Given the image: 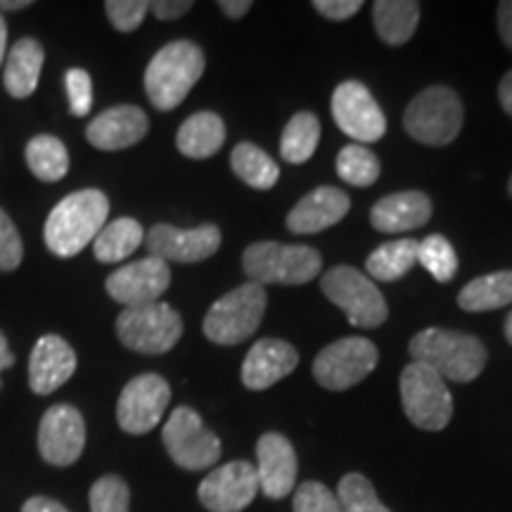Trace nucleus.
Instances as JSON below:
<instances>
[{
	"label": "nucleus",
	"instance_id": "obj_1",
	"mask_svg": "<svg viewBox=\"0 0 512 512\" xmlns=\"http://www.w3.org/2000/svg\"><path fill=\"white\" fill-rule=\"evenodd\" d=\"M110 200L102 190L86 188L67 195L48 214L43 240L60 259H72L83 252L107 226Z\"/></svg>",
	"mask_w": 512,
	"mask_h": 512
},
{
	"label": "nucleus",
	"instance_id": "obj_2",
	"mask_svg": "<svg viewBox=\"0 0 512 512\" xmlns=\"http://www.w3.org/2000/svg\"><path fill=\"white\" fill-rule=\"evenodd\" d=\"M207 57L192 41L166 43L145 69V93L162 112L176 110L202 79Z\"/></svg>",
	"mask_w": 512,
	"mask_h": 512
},
{
	"label": "nucleus",
	"instance_id": "obj_3",
	"mask_svg": "<svg viewBox=\"0 0 512 512\" xmlns=\"http://www.w3.org/2000/svg\"><path fill=\"white\" fill-rule=\"evenodd\" d=\"M415 363H425L434 373L451 382H472L486 366V347L477 337L456 330L427 328L411 339Z\"/></svg>",
	"mask_w": 512,
	"mask_h": 512
},
{
	"label": "nucleus",
	"instance_id": "obj_4",
	"mask_svg": "<svg viewBox=\"0 0 512 512\" xmlns=\"http://www.w3.org/2000/svg\"><path fill=\"white\" fill-rule=\"evenodd\" d=\"M242 268L249 283L304 285L323 271V256L309 245H280V242H254L245 249Z\"/></svg>",
	"mask_w": 512,
	"mask_h": 512
},
{
	"label": "nucleus",
	"instance_id": "obj_5",
	"mask_svg": "<svg viewBox=\"0 0 512 512\" xmlns=\"http://www.w3.org/2000/svg\"><path fill=\"white\" fill-rule=\"evenodd\" d=\"M268 306L266 287L256 283H245L219 302H214L207 316H204V337L221 347H235L242 344L259 330Z\"/></svg>",
	"mask_w": 512,
	"mask_h": 512
},
{
	"label": "nucleus",
	"instance_id": "obj_6",
	"mask_svg": "<svg viewBox=\"0 0 512 512\" xmlns=\"http://www.w3.org/2000/svg\"><path fill=\"white\" fill-rule=\"evenodd\" d=\"M463 102L448 86H430L415 95L403 112V128L422 145L453 143L463 128Z\"/></svg>",
	"mask_w": 512,
	"mask_h": 512
},
{
	"label": "nucleus",
	"instance_id": "obj_7",
	"mask_svg": "<svg viewBox=\"0 0 512 512\" xmlns=\"http://www.w3.org/2000/svg\"><path fill=\"white\" fill-rule=\"evenodd\" d=\"M401 403L403 413L415 427L427 432H441L451 422L453 396L444 377L434 373L425 363H411L401 370Z\"/></svg>",
	"mask_w": 512,
	"mask_h": 512
},
{
	"label": "nucleus",
	"instance_id": "obj_8",
	"mask_svg": "<svg viewBox=\"0 0 512 512\" xmlns=\"http://www.w3.org/2000/svg\"><path fill=\"white\" fill-rule=\"evenodd\" d=\"M320 290L347 313L349 323L356 328H380L389 316L380 287L366 273L351 266H335L320 275Z\"/></svg>",
	"mask_w": 512,
	"mask_h": 512
},
{
	"label": "nucleus",
	"instance_id": "obj_9",
	"mask_svg": "<svg viewBox=\"0 0 512 512\" xmlns=\"http://www.w3.org/2000/svg\"><path fill=\"white\" fill-rule=\"evenodd\" d=\"M117 337L126 349L138 354H166L183 337V318L164 302L133 306L119 313Z\"/></svg>",
	"mask_w": 512,
	"mask_h": 512
},
{
	"label": "nucleus",
	"instance_id": "obj_10",
	"mask_svg": "<svg viewBox=\"0 0 512 512\" xmlns=\"http://www.w3.org/2000/svg\"><path fill=\"white\" fill-rule=\"evenodd\" d=\"M162 441L169 458L183 470H207L221 458V439L204 427L200 413L190 406H181L171 413L162 430Z\"/></svg>",
	"mask_w": 512,
	"mask_h": 512
},
{
	"label": "nucleus",
	"instance_id": "obj_11",
	"mask_svg": "<svg viewBox=\"0 0 512 512\" xmlns=\"http://www.w3.org/2000/svg\"><path fill=\"white\" fill-rule=\"evenodd\" d=\"M380 351L366 337H344L325 347L313 361V377L330 392H344L363 382L377 366Z\"/></svg>",
	"mask_w": 512,
	"mask_h": 512
},
{
	"label": "nucleus",
	"instance_id": "obj_12",
	"mask_svg": "<svg viewBox=\"0 0 512 512\" xmlns=\"http://www.w3.org/2000/svg\"><path fill=\"white\" fill-rule=\"evenodd\" d=\"M171 387L162 375L145 373L133 377L121 389L117 401V422L126 434H147L162 422L169 408Z\"/></svg>",
	"mask_w": 512,
	"mask_h": 512
},
{
	"label": "nucleus",
	"instance_id": "obj_13",
	"mask_svg": "<svg viewBox=\"0 0 512 512\" xmlns=\"http://www.w3.org/2000/svg\"><path fill=\"white\" fill-rule=\"evenodd\" d=\"M38 453L53 467H69L83 456L86 448V420L79 408L55 403L43 413L38 425Z\"/></svg>",
	"mask_w": 512,
	"mask_h": 512
},
{
	"label": "nucleus",
	"instance_id": "obj_14",
	"mask_svg": "<svg viewBox=\"0 0 512 512\" xmlns=\"http://www.w3.org/2000/svg\"><path fill=\"white\" fill-rule=\"evenodd\" d=\"M332 119L356 143H377L387 133V119L373 93L361 81L339 83L332 93Z\"/></svg>",
	"mask_w": 512,
	"mask_h": 512
},
{
	"label": "nucleus",
	"instance_id": "obj_15",
	"mask_svg": "<svg viewBox=\"0 0 512 512\" xmlns=\"http://www.w3.org/2000/svg\"><path fill=\"white\" fill-rule=\"evenodd\" d=\"M259 494L256 467L245 460H233L202 479L197 498L209 512H242Z\"/></svg>",
	"mask_w": 512,
	"mask_h": 512
},
{
	"label": "nucleus",
	"instance_id": "obj_16",
	"mask_svg": "<svg viewBox=\"0 0 512 512\" xmlns=\"http://www.w3.org/2000/svg\"><path fill=\"white\" fill-rule=\"evenodd\" d=\"M145 247L150 256H157L169 264H197V261L209 259L219 252L221 230L214 223H202V226L183 230L169 223H157L150 233L145 235Z\"/></svg>",
	"mask_w": 512,
	"mask_h": 512
},
{
	"label": "nucleus",
	"instance_id": "obj_17",
	"mask_svg": "<svg viewBox=\"0 0 512 512\" xmlns=\"http://www.w3.org/2000/svg\"><path fill=\"white\" fill-rule=\"evenodd\" d=\"M169 285V264L157 259V256H145V259L117 268V271L107 278L105 290L114 302L124 304L126 309H133V306L159 302V297L169 290Z\"/></svg>",
	"mask_w": 512,
	"mask_h": 512
},
{
	"label": "nucleus",
	"instance_id": "obj_18",
	"mask_svg": "<svg viewBox=\"0 0 512 512\" xmlns=\"http://www.w3.org/2000/svg\"><path fill=\"white\" fill-rule=\"evenodd\" d=\"M256 477H259V491L268 498L280 501L290 496L297 484V453L290 439L278 432H266L256 444Z\"/></svg>",
	"mask_w": 512,
	"mask_h": 512
},
{
	"label": "nucleus",
	"instance_id": "obj_19",
	"mask_svg": "<svg viewBox=\"0 0 512 512\" xmlns=\"http://www.w3.org/2000/svg\"><path fill=\"white\" fill-rule=\"evenodd\" d=\"M76 351L60 335H43L29 356V387L36 396L57 392L76 373Z\"/></svg>",
	"mask_w": 512,
	"mask_h": 512
},
{
	"label": "nucleus",
	"instance_id": "obj_20",
	"mask_svg": "<svg viewBox=\"0 0 512 512\" xmlns=\"http://www.w3.org/2000/svg\"><path fill=\"white\" fill-rule=\"evenodd\" d=\"M150 131V119L136 105H117L100 112L86 128V140L105 152L138 145Z\"/></svg>",
	"mask_w": 512,
	"mask_h": 512
},
{
	"label": "nucleus",
	"instance_id": "obj_21",
	"mask_svg": "<svg viewBox=\"0 0 512 512\" xmlns=\"http://www.w3.org/2000/svg\"><path fill=\"white\" fill-rule=\"evenodd\" d=\"M299 366V351L283 339H259L242 363V384L252 392L271 389Z\"/></svg>",
	"mask_w": 512,
	"mask_h": 512
},
{
	"label": "nucleus",
	"instance_id": "obj_22",
	"mask_svg": "<svg viewBox=\"0 0 512 512\" xmlns=\"http://www.w3.org/2000/svg\"><path fill=\"white\" fill-rule=\"evenodd\" d=\"M351 200L344 190L332 188V185H320L311 190L302 200L294 204L287 214V228L297 235H313L320 230L337 226L344 216L349 214Z\"/></svg>",
	"mask_w": 512,
	"mask_h": 512
},
{
	"label": "nucleus",
	"instance_id": "obj_23",
	"mask_svg": "<svg viewBox=\"0 0 512 512\" xmlns=\"http://www.w3.org/2000/svg\"><path fill=\"white\" fill-rule=\"evenodd\" d=\"M432 219V202L425 192L403 190L394 195L382 197L370 209V223L380 233H408V230L422 228Z\"/></svg>",
	"mask_w": 512,
	"mask_h": 512
},
{
	"label": "nucleus",
	"instance_id": "obj_24",
	"mask_svg": "<svg viewBox=\"0 0 512 512\" xmlns=\"http://www.w3.org/2000/svg\"><path fill=\"white\" fill-rule=\"evenodd\" d=\"M43 60H46V53H43V46L36 38H19L10 50L8 64H5V91L17 100L34 95L38 79H41Z\"/></svg>",
	"mask_w": 512,
	"mask_h": 512
},
{
	"label": "nucleus",
	"instance_id": "obj_25",
	"mask_svg": "<svg viewBox=\"0 0 512 512\" xmlns=\"http://www.w3.org/2000/svg\"><path fill=\"white\" fill-rule=\"evenodd\" d=\"M226 143V124L214 112H195L178 128L176 147L190 159H209Z\"/></svg>",
	"mask_w": 512,
	"mask_h": 512
},
{
	"label": "nucleus",
	"instance_id": "obj_26",
	"mask_svg": "<svg viewBox=\"0 0 512 512\" xmlns=\"http://www.w3.org/2000/svg\"><path fill=\"white\" fill-rule=\"evenodd\" d=\"M373 22L377 36L387 46H403L418 29L420 3L415 0H377L373 5Z\"/></svg>",
	"mask_w": 512,
	"mask_h": 512
},
{
	"label": "nucleus",
	"instance_id": "obj_27",
	"mask_svg": "<svg viewBox=\"0 0 512 512\" xmlns=\"http://www.w3.org/2000/svg\"><path fill=\"white\" fill-rule=\"evenodd\" d=\"M512 304V271L486 273L467 283L458 294V306L467 313H484Z\"/></svg>",
	"mask_w": 512,
	"mask_h": 512
},
{
	"label": "nucleus",
	"instance_id": "obj_28",
	"mask_svg": "<svg viewBox=\"0 0 512 512\" xmlns=\"http://www.w3.org/2000/svg\"><path fill=\"white\" fill-rule=\"evenodd\" d=\"M145 242V230L136 219H114L93 240V254L100 264H119Z\"/></svg>",
	"mask_w": 512,
	"mask_h": 512
},
{
	"label": "nucleus",
	"instance_id": "obj_29",
	"mask_svg": "<svg viewBox=\"0 0 512 512\" xmlns=\"http://www.w3.org/2000/svg\"><path fill=\"white\" fill-rule=\"evenodd\" d=\"M418 245V240L401 238L377 247L366 259L368 278L382 280V283H394V280L403 278L418 264Z\"/></svg>",
	"mask_w": 512,
	"mask_h": 512
},
{
	"label": "nucleus",
	"instance_id": "obj_30",
	"mask_svg": "<svg viewBox=\"0 0 512 512\" xmlns=\"http://www.w3.org/2000/svg\"><path fill=\"white\" fill-rule=\"evenodd\" d=\"M230 169L240 181H245L254 190H271L280 178L278 164L254 143H240L233 147Z\"/></svg>",
	"mask_w": 512,
	"mask_h": 512
},
{
	"label": "nucleus",
	"instance_id": "obj_31",
	"mask_svg": "<svg viewBox=\"0 0 512 512\" xmlns=\"http://www.w3.org/2000/svg\"><path fill=\"white\" fill-rule=\"evenodd\" d=\"M24 157H27V166L31 169L38 181L55 183L62 181L69 171V152L60 138L55 136H36L27 143V150H24Z\"/></svg>",
	"mask_w": 512,
	"mask_h": 512
},
{
	"label": "nucleus",
	"instance_id": "obj_32",
	"mask_svg": "<svg viewBox=\"0 0 512 512\" xmlns=\"http://www.w3.org/2000/svg\"><path fill=\"white\" fill-rule=\"evenodd\" d=\"M320 140V121L311 112H297L280 138V157L290 164L309 162Z\"/></svg>",
	"mask_w": 512,
	"mask_h": 512
},
{
	"label": "nucleus",
	"instance_id": "obj_33",
	"mask_svg": "<svg viewBox=\"0 0 512 512\" xmlns=\"http://www.w3.org/2000/svg\"><path fill=\"white\" fill-rule=\"evenodd\" d=\"M380 159L366 145H347L337 155V174L356 188H368L380 178Z\"/></svg>",
	"mask_w": 512,
	"mask_h": 512
},
{
	"label": "nucleus",
	"instance_id": "obj_34",
	"mask_svg": "<svg viewBox=\"0 0 512 512\" xmlns=\"http://www.w3.org/2000/svg\"><path fill=\"white\" fill-rule=\"evenodd\" d=\"M418 261L439 283H451L458 273V254L444 235H430L418 245Z\"/></svg>",
	"mask_w": 512,
	"mask_h": 512
},
{
	"label": "nucleus",
	"instance_id": "obj_35",
	"mask_svg": "<svg viewBox=\"0 0 512 512\" xmlns=\"http://www.w3.org/2000/svg\"><path fill=\"white\" fill-rule=\"evenodd\" d=\"M337 501L342 512H392L375 494V486L358 472H349L337 486Z\"/></svg>",
	"mask_w": 512,
	"mask_h": 512
},
{
	"label": "nucleus",
	"instance_id": "obj_36",
	"mask_svg": "<svg viewBox=\"0 0 512 512\" xmlns=\"http://www.w3.org/2000/svg\"><path fill=\"white\" fill-rule=\"evenodd\" d=\"M91 512H131V491L119 475H105L91 486Z\"/></svg>",
	"mask_w": 512,
	"mask_h": 512
},
{
	"label": "nucleus",
	"instance_id": "obj_37",
	"mask_svg": "<svg viewBox=\"0 0 512 512\" xmlns=\"http://www.w3.org/2000/svg\"><path fill=\"white\" fill-rule=\"evenodd\" d=\"M294 512H342L337 494H332L325 484L304 482L294 491Z\"/></svg>",
	"mask_w": 512,
	"mask_h": 512
},
{
	"label": "nucleus",
	"instance_id": "obj_38",
	"mask_svg": "<svg viewBox=\"0 0 512 512\" xmlns=\"http://www.w3.org/2000/svg\"><path fill=\"white\" fill-rule=\"evenodd\" d=\"M64 88L69 95V112L74 117H86L93 107V81L91 74L81 67H72L64 74Z\"/></svg>",
	"mask_w": 512,
	"mask_h": 512
},
{
	"label": "nucleus",
	"instance_id": "obj_39",
	"mask_svg": "<svg viewBox=\"0 0 512 512\" xmlns=\"http://www.w3.org/2000/svg\"><path fill=\"white\" fill-rule=\"evenodd\" d=\"M105 12L114 29L131 34L143 24L145 15L150 12V3L147 0H107Z\"/></svg>",
	"mask_w": 512,
	"mask_h": 512
},
{
	"label": "nucleus",
	"instance_id": "obj_40",
	"mask_svg": "<svg viewBox=\"0 0 512 512\" xmlns=\"http://www.w3.org/2000/svg\"><path fill=\"white\" fill-rule=\"evenodd\" d=\"M24 259V245L22 238H19V230L8 211L0 209V271L10 273L17 271L19 264Z\"/></svg>",
	"mask_w": 512,
	"mask_h": 512
},
{
	"label": "nucleus",
	"instance_id": "obj_41",
	"mask_svg": "<svg viewBox=\"0 0 512 512\" xmlns=\"http://www.w3.org/2000/svg\"><path fill=\"white\" fill-rule=\"evenodd\" d=\"M313 8L332 22H344L363 8L361 0H313Z\"/></svg>",
	"mask_w": 512,
	"mask_h": 512
},
{
	"label": "nucleus",
	"instance_id": "obj_42",
	"mask_svg": "<svg viewBox=\"0 0 512 512\" xmlns=\"http://www.w3.org/2000/svg\"><path fill=\"white\" fill-rule=\"evenodd\" d=\"M152 15L162 22H171V19L183 17L185 12L192 10L190 0H157V3H150Z\"/></svg>",
	"mask_w": 512,
	"mask_h": 512
},
{
	"label": "nucleus",
	"instance_id": "obj_43",
	"mask_svg": "<svg viewBox=\"0 0 512 512\" xmlns=\"http://www.w3.org/2000/svg\"><path fill=\"white\" fill-rule=\"evenodd\" d=\"M498 34L505 46L512 50V0H503L498 5Z\"/></svg>",
	"mask_w": 512,
	"mask_h": 512
},
{
	"label": "nucleus",
	"instance_id": "obj_44",
	"mask_svg": "<svg viewBox=\"0 0 512 512\" xmlns=\"http://www.w3.org/2000/svg\"><path fill=\"white\" fill-rule=\"evenodd\" d=\"M22 512H69L60 501L48 496H31L27 503L22 505Z\"/></svg>",
	"mask_w": 512,
	"mask_h": 512
},
{
	"label": "nucleus",
	"instance_id": "obj_45",
	"mask_svg": "<svg viewBox=\"0 0 512 512\" xmlns=\"http://www.w3.org/2000/svg\"><path fill=\"white\" fill-rule=\"evenodd\" d=\"M219 8L226 12L230 19H240L252 10V3H249V0H221Z\"/></svg>",
	"mask_w": 512,
	"mask_h": 512
},
{
	"label": "nucleus",
	"instance_id": "obj_46",
	"mask_svg": "<svg viewBox=\"0 0 512 512\" xmlns=\"http://www.w3.org/2000/svg\"><path fill=\"white\" fill-rule=\"evenodd\" d=\"M498 100H501L503 110L512 117V72H508L498 83Z\"/></svg>",
	"mask_w": 512,
	"mask_h": 512
},
{
	"label": "nucleus",
	"instance_id": "obj_47",
	"mask_svg": "<svg viewBox=\"0 0 512 512\" xmlns=\"http://www.w3.org/2000/svg\"><path fill=\"white\" fill-rule=\"evenodd\" d=\"M10 366H15V354H12L8 347V339H5L3 332H0V373L8 370Z\"/></svg>",
	"mask_w": 512,
	"mask_h": 512
},
{
	"label": "nucleus",
	"instance_id": "obj_48",
	"mask_svg": "<svg viewBox=\"0 0 512 512\" xmlns=\"http://www.w3.org/2000/svg\"><path fill=\"white\" fill-rule=\"evenodd\" d=\"M27 8H31V0H0V10L17 12V10H27Z\"/></svg>",
	"mask_w": 512,
	"mask_h": 512
},
{
	"label": "nucleus",
	"instance_id": "obj_49",
	"mask_svg": "<svg viewBox=\"0 0 512 512\" xmlns=\"http://www.w3.org/2000/svg\"><path fill=\"white\" fill-rule=\"evenodd\" d=\"M5 48H8V24L0 17V62H3L5 57Z\"/></svg>",
	"mask_w": 512,
	"mask_h": 512
},
{
	"label": "nucleus",
	"instance_id": "obj_50",
	"mask_svg": "<svg viewBox=\"0 0 512 512\" xmlns=\"http://www.w3.org/2000/svg\"><path fill=\"white\" fill-rule=\"evenodd\" d=\"M503 332H505V339H508V344H510V347H512V311L508 313V318H505Z\"/></svg>",
	"mask_w": 512,
	"mask_h": 512
},
{
	"label": "nucleus",
	"instance_id": "obj_51",
	"mask_svg": "<svg viewBox=\"0 0 512 512\" xmlns=\"http://www.w3.org/2000/svg\"><path fill=\"white\" fill-rule=\"evenodd\" d=\"M508 192L512 195V176H510V181H508Z\"/></svg>",
	"mask_w": 512,
	"mask_h": 512
},
{
	"label": "nucleus",
	"instance_id": "obj_52",
	"mask_svg": "<svg viewBox=\"0 0 512 512\" xmlns=\"http://www.w3.org/2000/svg\"><path fill=\"white\" fill-rule=\"evenodd\" d=\"M0 389H3V380H0Z\"/></svg>",
	"mask_w": 512,
	"mask_h": 512
}]
</instances>
